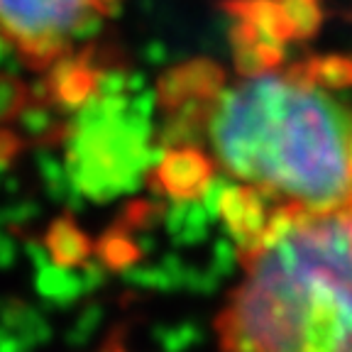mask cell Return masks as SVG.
<instances>
[{
    "instance_id": "1",
    "label": "cell",
    "mask_w": 352,
    "mask_h": 352,
    "mask_svg": "<svg viewBox=\"0 0 352 352\" xmlns=\"http://www.w3.org/2000/svg\"><path fill=\"white\" fill-rule=\"evenodd\" d=\"M352 61L257 66L228 83L193 61L164 81L176 132L198 127L220 169L272 210H328L352 201Z\"/></svg>"
},
{
    "instance_id": "2",
    "label": "cell",
    "mask_w": 352,
    "mask_h": 352,
    "mask_svg": "<svg viewBox=\"0 0 352 352\" xmlns=\"http://www.w3.org/2000/svg\"><path fill=\"white\" fill-rule=\"evenodd\" d=\"M237 245L242 274L215 318L218 352H352V201L276 210Z\"/></svg>"
},
{
    "instance_id": "3",
    "label": "cell",
    "mask_w": 352,
    "mask_h": 352,
    "mask_svg": "<svg viewBox=\"0 0 352 352\" xmlns=\"http://www.w3.org/2000/svg\"><path fill=\"white\" fill-rule=\"evenodd\" d=\"M120 0H0V37L32 69L56 66Z\"/></svg>"
},
{
    "instance_id": "4",
    "label": "cell",
    "mask_w": 352,
    "mask_h": 352,
    "mask_svg": "<svg viewBox=\"0 0 352 352\" xmlns=\"http://www.w3.org/2000/svg\"><path fill=\"white\" fill-rule=\"evenodd\" d=\"M100 352H130V350H127V347L122 345V340H120V338H113V340H110L108 345H105Z\"/></svg>"
}]
</instances>
